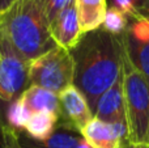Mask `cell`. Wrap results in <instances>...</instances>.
<instances>
[{
  "label": "cell",
  "instance_id": "7a4b0ae2",
  "mask_svg": "<svg viewBox=\"0 0 149 148\" xmlns=\"http://www.w3.org/2000/svg\"><path fill=\"white\" fill-rule=\"evenodd\" d=\"M0 31L29 63L56 46L43 0H17L0 13Z\"/></svg>",
  "mask_w": 149,
  "mask_h": 148
},
{
  "label": "cell",
  "instance_id": "6da1fadb",
  "mask_svg": "<svg viewBox=\"0 0 149 148\" xmlns=\"http://www.w3.org/2000/svg\"><path fill=\"white\" fill-rule=\"evenodd\" d=\"M73 60V85L86 98L92 113L95 104L122 72V42L119 36L101 26L82 33L71 50Z\"/></svg>",
  "mask_w": 149,
  "mask_h": 148
},
{
  "label": "cell",
  "instance_id": "7402d4cb",
  "mask_svg": "<svg viewBox=\"0 0 149 148\" xmlns=\"http://www.w3.org/2000/svg\"><path fill=\"white\" fill-rule=\"evenodd\" d=\"M76 148H92V147H90L89 144L86 143V140H85L84 138H81V139L79 140V143H77Z\"/></svg>",
  "mask_w": 149,
  "mask_h": 148
},
{
  "label": "cell",
  "instance_id": "44dd1931",
  "mask_svg": "<svg viewBox=\"0 0 149 148\" xmlns=\"http://www.w3.org/2000/svg\"><path fill=\"white\" fill-rule=\"evenodd\" d=\"M122 148H149V146H144V144H132L130 142H124Z\"/></svg>",
  "mask_w": 149,
  "mask_h": 148
},
{
  "label": "cell",
  "instance_id": "2e32d148",
  "mask_svg": "<svg viewBox=\"0 0 149 148\" xmlns=\"http://www.w3.org/2000/svg\"><path fill=\"white\" fill-rule=\"evenodd\" d=\"M128 24V16L123 13L120 9L115 7H110L106 9L105 17H103L102 28L114 36H120L127 28Z\"/></svg>",
  "mask_w": 149,
  "mask_h": 148
},
{
  "label": "cell",
  "instance_id": "52a82bcc",
  "mask_svg": "<svg viewBox=\"0 0 149 148\" xmlns=\"http://www.w3.org/2000/svg\"><path fill=\"white\" fill-rule=\"evenodd\" d=\"M60 115L59 119L70 125L76 131L81 134L82 128L92 121L93 113L89 108L86 98L74 85L59 93Z\"/></svg>",
  "mask_w": 149,
  "mask_h": 148
},
{
  "label": "cell",
  "instance_id": "8fae6325",
  "mask_svg": "<svg viewBox=\"0 0 149 148\" xmlns=\"http://www.w3.org/2000/svg\"><path fill=\"white\" fill-rule=\"evenodd\" d=\"M81 136L92 148H122L124 143L115 134L110 123L102 122L94 117L82 128Z\"/></svg>",
  "mask_w": 149,
  "mask_h": 148
},
{
  "label": "cell",
  "instance_id": "e0dca14e",
  "mask_svg": "<svg viewBox=\"0 0 149 148\" xmlns=\"http://www.w3.org/2000/svg\"><path fill=\"white\" fill-rule=\"evenodd\" d=\"M0 148H22L18 133L7 123L5 115L0 113Z\"/></svg>",
  "mask_w": 149,
  "mask_h": 148
},
{
  "label": "cell",
  "instance_id": "5b68a950",
  "mask_svg": "<svg viewBox=\"0 0 149 148\" xmlns=\"http://www.w3.org/2000/svg\"><path fill=\"white\" fill-rule=\"evenodd\" d=\"M29 87V62L25 60L0 31V113Z\"/></svg>",
  "mask_w": 149,
  "mask_h": 148
},
{
  "label": "cell",
  "instance_id": "ffe728a7",
  "mask_svg": "<svg viewBox=\"0 0 149 148\" xmlns=\"http://www.w3.org/2000/svg\"><path fill=\"white\" fill-rule=\"evenodd\" d=\"M15 1H17V0H0V13L7 10Z\"/></svg>",
  "mask_w": 149,
  "mask_h": 148
},
{
  "label": "cell",
  "instance_id": "9c48e42d",
  "mask_svg": "<svg viewBox=\"0 0 149 148\" xmlns=\"http://www.w3.org/2000/svg\"><path fill=\"white\" fill-rule=\"evenodd\" d=\"M51 36L58 46L70 51L77 45L82 36V31L80 28L74 0L70 3L51 22Z\"/></svg>",
  "mask_w": 149,
  "mask_h": 148
},
{
  "label": "cell",
  "instance_id": "d6986e66",
  "mask_svg": "<svg viewBox=\"0 0 149 148\" xmlns=\"http://www.w3.org/2000/svg\"><path fill=\"white\" fill-rule=\"evenodd\" d=\"M135 8L137 17H144L149 20V0H130Z\"/></svg>",
  "mask_w": 149,
  "mask_h": 148
},
{
  "label": "cell",
  "instance_id": "5bb4252c",
  "mask_svg": "<svg viewBox=\"0 0 149 148\" xmlns=\"http://www.w3.org/2000/svg\"><path fill=\"white\" fill-rule=\"evenodd\" d=\"M58 122H59V115L54 113H33L25 126V131L31 139L45 140L55 131Z\"/></svg>",
  "mask_w": 149,
  "mask_h": 148
},
{
  "label": "cell",
  "instance_id": "7c38bea8",
  "mask_svg": "<svg viewBox=\"0 0 149 148\" xmlns=\"http://www.w3.org/2000/svg\"><path fill=\"white\" fill-rule=\"evenodd\" d=\"M20 97L31 114L39 112H49L60 115L59 94L54 92L37 85H29Z\"/></svg>",
  "mask_w": 149,
  "mask_h": 148
},
{
  "label": "cell",
  "instance_id": "ba28073f",
  "mask_svg": "<svg viewBox=\"0 0 149 148\" xmlns=\"http://www.w3.org/2000/svg\"><path fill=\"white\" fill-rule=\"evenodd\" d=\"M93 117L106 123H126V108L123 94V73L118 76L114 84L105 91L95 104Z\"/></svg>",
  "mask_w": 149,
  "mask_h": 148
},
{
  "label": "cell",
  "instance_id": "3957f363",
  "mask_svg": "<svg viewBox=\"0 0 149 148\" xmlns=\"http://www.w3.org/2000/svg\"><path fill=\"white\" fill-rule=\"evenodd\" d=\"M127 142L149 146V83L131 64L122 46Z\"/></svg>",
  "mask_w": 149,
  "mask_h": 148
},
{
  "label": "cell",
  "instance_id": "9a60e30c",
  "mask_svg": "<svg viewBox=\"0 0 149 148\" xmlns=\"http://www.w3.org/2000/svg\"><path fill=\"white\" fill-rule=\"evenodd\" d=\"M30 115H31L30 110L26 108V105L24 104L21 97H18V98L13 100V101L8 105L5 119H7V123L13 130L20 133L22 128L25 130V126H26V123H28Z\"/></svg>",
  "mask_w": 149,
  "mask_h": 148
},
{
  "label": "cell",
  "instance_id": "8992f818",
  "mask_svg": "<svg viewBox=\"0 0 149 148\" xmlns=\"http://www.w3.org/2000/svg\"><path fill=\"white\" fill-rule=\"evenodd\" d=\"M119 38L131 64L149 83V20L128 17L127 28Z\"/></svg>",
  "mask_w": 149,
  "mask_h": 148
},
{
  "label": "cell",
  "instance_id": "277c9868",
  "mask_svg": "<svg viewBox=\"0 0 149 148\" xmlns=\"http://www.w3.org/2000/svg\"><path fill=\"white\" fill-rule=\"evenodd\" d=\"M29 85H37L59 94L73 85L71 51L55 46L29 63Z\"/></svg>",
  "mask_w": 149,
  "mask_h": 148
},
{
  "label": "cell",
  "instance_id": "30bf717a",
  "mask_svg": "<svg viewBox=\"0 0 149 148\" xmlns=\"http://www.w3.org/2000/svg\"><path fill=\"white\" fill-rule=\"evenodd\" d=\"M81 134L70 125L59 119L55 131L45 140H36L18 133V140L22 148H76Z\"/></svg>",
  "mask_w": 149,
  "mask_h": 148
},
{
  "label": "cell",
  "instance_id": "4fadbf2b",
  "mask_svg": "<svg viewBox=\"0 0 149 148\" xmlns=\"http://www.w3.org/2000/svg\"><path fill=\"white\" fill-rule=\"evenodd\" d=\"M82 33L102 26L107 4L106 0H74Z\"/></svg>",
  "mask_w": 149,
  "mask_h": 148
},
{
  "label": "cell",
  "instance_id": "ac0fdd59",
  "mask_svg": "<svg viewBox=\"0 0 149 148\" xmlns=\"http://www.w3.org/2000/svg\"><path fill=\"white\" fill-rule=\"evenodd\" d=\"M45 1V8H46V13L49 17L50 25L55 20L58 15L67 7L70 3H72L73 0H43Z\"/></svg>",
  "mask_w": 149,
  "mask_h": 148
}]
</instances>
